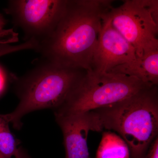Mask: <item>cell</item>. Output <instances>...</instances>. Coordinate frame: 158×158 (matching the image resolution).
<instances>
[{
  "label": "cell",
  "instance_id": "30bf717a",
  "mask_svg": "<svg viewBox=\"0 0 158 158\" xmlns=\"http://www.w3.org/2000/svg\"><path fill=\"white\" fill-rule=\"evenodd\" d=\"M96 158H130L129 148L124 140L116 133L104 132Z\"/></svg>",
  "mask_w": 158,
  "mask_h": 158
},
{
  "label": "cell",
  "instance_id": "7c38bea8",
  "mask_svg": "<svg viewBox=\"0 0 158 158\" xmlns=\"http://www.w3.org/2000/svg\"><path fill=\"white\" fill-rule=\"evenodd\" d=\"M144 158H158V137L152 143Z\"/></svg>",
  "mask_w": 158,
  "mask_h": 158
},
{
  "label": "cell",
  "instance_id": "9a60e30c",
  "mask_svg": "<svg viewBox=\"0 0 158 158\" xmlns=\"http://www.w3.org/2000/svg\"><path fill=\"white\" fill-rule=\"evenodd\" d=\"M17 158H31L24 150L21 147H19L17 154Z\"/></svg>",
  "mask_w": 158,
  "mask_h": 158
},
{
  "label": "cell",
  "instance_id": "52a82bcc",
  "mask_svg": "<svg viewBox=\"0 0 158 158\" xmlns=\"http://www.w3.org/2000/svg\"><path fill=\"white\" fill-rule=\"evenodd\" d=\"M109 10L104 15L92 60L91 71L97 73H108L118 65L137 58L134 48L113 27Z\"/></svg>",
  "mask_w": 158,
  "mask_h": 158
},
{
  "label": "cell",
  "instance_id": "8fae6325",
  "mask_svg": "<svg viewBox=\"0 0 158 158\" xmlns=\"http://www.w3.org/2000/svg\"><path fill=\"white\" fill-rule=\"evenodd\" d=\"M9 124L6 114H0V153L7 157L15 158L20 143L11 132Z\"/></svg>",
  "mask_w": 158,
  "mask_h": 158
},
{
  "label": "cell",
  "instance_id": "2e32d148",
  "mask_svg": "<svg viewBox=\"0 0 158 158\" xmlns=\"http://www.w3.org/2000/svg\"><path fill=\"white\" fill-rule=\"evenodd\" d=\"M17 156V155H16ZM0 158H17V156H15V158H9L7 157L6 156L3 155L2 154L0 153Z\"/></svg>",
  "mask_w": 158,
  "mask_h": 158
},
{
  "label": "cell",
  "instance_id": "ba28073f",
  "mask_svg": "<svg viewBox=\"0 0 158 158\" xmlns=\"http://www.w3.org/2000/svg\"><path fill=\"white\" fill-rule=\"evenodd\" d=\"M62 130L65 158H92L90 156L87 140L90 131L103 130L97 113L94 111L67 116H55Z\"/></svg>",
  "mask_w": 158,
  "mask_h": 158
},
{
  "label": "cell",
  "instance_id": "5b68a950",
  "mask_svg": "<svg viewBox=\"0 0 158 158\" xmlns=\"http://www.w3.org/2000/svg\"><path fill=\"white\" fill-rule=\"evenodd\" d=\"M109 16L113 27L135 49L137 58L158 48L157 0H126L112 7Z\"/></svg>",
  "mask_w": 158,
  "mask_h": 158
},
{
  "label": "cell",
  "instance_id": "5bb4252c",
  "mask_svg": "<svg viewBox=\"0 0 158 158\" xmlns=\"http://www.w3.org/2000/svg\"><path fill=\"white\" fill-rule=\"evenodd\" d=\"M6 84V77L5 72L0 67V94L5 90Z\"/></svg>",
  "mask_w": 158,
  "mask_h": 158
},
{
  "label": "cell",
  "instance_id": "8992f818",
  "mask_svg": "<svg viewBox=\"0 0 158 158\" xmlns=\"http://www.w3.org/2000/svg\"><path fill=\"white\" fill-rule=\"evenodd\" d=\"M67 3V0H12L6 12L22 30L26 41L34 40L38 46L53 33Z\"/></svg>",
  "mask_w": 158,
  "mask_h": 158
},
{
  "label": "cell",
  "instance_id": "4fadbf2b",
  "mask_svg": "<svg viewBox=\"0 0 158 158\" xmlns=\"http://www.w3.org/2000/svg\"><path fill=\"white\" fill-rule=\"evenodd\" d=\"M6 22L4 18L2 15L0 14V44H6L9 42V40L5 39V35H6L4 31V27L6 25Z\"/></svg>",
  "mask_w": 158,
  "mask_h": 158
},
{
  "label": "cell",
  "instance_id": "3957f363",
  "mask_svg": "<svg viewBox=\"0 0 158 158\" xmlns=\"http://www.w3.org/2000/svg\"><path fill=\"white\" fill-rule=\"evenodd\" d=\"M158 86L142 89L128 98L94 110L103 128L118 133L127 144L130 158H144L158 137Z\"/></svg>",
  "mask_w": 158,
  "mask_h": 158
},
{
  "label": "cell",
  "instance_id": "6da1fadb",
  "mask_svg": "<svg viewBox=\"0 0 158 158\" xmlns=\"http://www.w3.org/2000/svg\"><path fill=\"white\" fill-rule=\"evenodd\" d=\"M112 2L67 0L55 30L36 51L44 59L62 66L91 71L104 15Z\"/></svg>",
  "mask_w": 158,
  "mask_h": 158
},
{
  "label": "cell",
  "instance_id": "7a4b0ae2",
  "mask_svg": "<svg viewBox=\"0 0 158 158\" xmlns=\"http://www.w3.org/2000/svg\"><path fill=\"white\" fill-rule=\"evenodd\" d=\"M87 71L65 67L44 59L20 77H14L19 99L16 107L6 114L13 127L22 126V118L36 110H55L64 103Z\"/></svg>",
  "mask_w": 158,
  "mask_h": 158
},
{
  "label": "cell",
  "instance_id": "277c9868",
  "mask_svg": "<svg viewBox=\"0 0 158 158\" xmlns=\"http://www.w3.org/2000/svg\"><path fill=\"white\" fill-rule=\"evenodd\" d=\"M152 86L135 77L120 73L87 71L55 116H67L93 111L113 104Z\"/></svg>",
  "mask_w": 158,
  "mask_h": 158
},
{
  "label": "cell",
  "instance_id": "9c48e42d",
  "mask_svg": "<svg viewBox=\"0 0 158 158\" xmlns=\"http://www.w3.org/2000/svg\"><path fill=\"white\" fill-rule=\"evenodd\" d=\"M108 73L135 77L147 85H158V48L145 52L141 58L118 65Z\"/></svg>",
  "mask_w": 158,
  "mask_h": 158
}]
</instances>
